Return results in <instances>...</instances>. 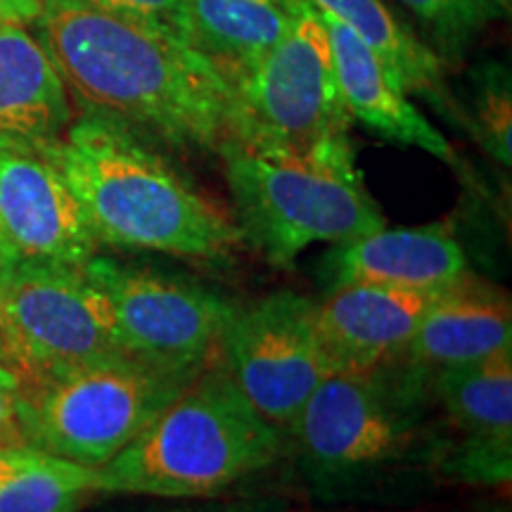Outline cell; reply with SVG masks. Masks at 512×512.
Instances as JSON below:
<instances>
[{"label": "cell", "mask_w": 512, "mask_h": 512, "mask_svg": "<svg viewBox=\"0 0 512 512\" xmlns=\"http://www.w3.org/2000/svg\"><path fill=\"white\" fill-rule=\"evenodd\" d=\"M29 27L81 114L159 150L219 152L228 140V81L178 36L81 0H43Z\"/></svg>", "instance_id": "6da1fadb"}, {"label": "cell", "mask_w": 512, "mask_h": 512, "mask_svg": "<svg viewBox=\"0 0 512 512\" xmlns=\"http://www.w3.org/2000/svg\"><path fill=\"white\" fill-rule=\"evenodd\" d=\"M48 157L98 245L219 261L242 242L235 219L159 147L114 121L81 114Z\"/></svg>", "instance_id": "7a4b0ae2"}, {"label": "cell", "mask_w": 512, "mask_h": 512, "mask_svg": "<svg viewBox=\"0 0 512 512\" xmlns=\"http://www.w3.org/2000/svg\"><path fill=\"white\" fill-rule=\"evenodd\" d=\"M283 432L261 418L219 361L178 392L124 451L95 472V491L207 498L273 465Z\"/></svg>", "instance_id": "3957f363"}, {"label": "cell", "mask_w": 512, "mask_h": 512, "mask_svg": "<svg viewBox=\"0 0 512 512\" xmlns=\"http://www.w3.org/2000/svg\"><path fill=\"white\" fill-rule=\"evenodd\" d=\"M216 155L242 240L273 266L292 264L318 242L337 245L387 226L356 164L354 143L290 159L226 140Z\"/></svg>", "instance_id": "277c9868"}, {"label": "cell", "mask_w": 512, "mask_h": 512, "mask_svg": "<svg viewBox=\"0 0 512 512\" xmlns=\"http://www.w3.org/2000/svg\"><path fill=\"white\" fill-rule=\"evenodd\" d=\"M230 93L228 140L259 155L304 159L351 143L354 119L311 0H297L287 34L230 81Z\"/></svg>", "instance_id": "5b68a950"}, {"label": "cell", "mask_w": 512, "mask_h": 512, "mask_svg": "<svg viewBox=\"0 0 512 512\" xmlns=\"http://www.w3.org/2000/svg\"><path fill=\"white\" fill-rule=\"evenodd\" d=\"M200 370H171L119 354L22 387L31 451L98 470L124 451Z\"/></svg>", "instance_id": "8992f818"}, {"label": "cell", "mask_w": 512, "mask_h": 512, "mask_svg": "<svg viewBox=\"0 0 512 512\" xmlns=\"http://www.w3.org/2000/svg\"><path fill=\"white\" fill-rule=\"evenodd\" d=\"M119 354L110 309L83 266H0V361L22 387Z\"/></svg>", "instance_id": "52a82bcc"}, {"label": "cell", "mask_w": 512, "mask_h": 512, "mask_svg": "<svg viewBox=\"0 0 512 512\" xmlns=\"http://www.w3.org/2000/svg\"><path fill=\"white\" fill-rule=\"evenodd\" d=\"M422 380L415 368L406 377H389L387 368L330 373L287 430L306 470L332 482L406 456L418 430Z\"/></svg>", "instance_id": "ba28073f"}, {"label": "cell", "mask_w": 512, "mask_h": 512, "mask_svg": "<svg viewBox=\"0 0 512 512\" xmlns=\"http://www.w3.org/2000/svg\"><path fill=\"white\" fill-rule=\"evenodd\" d=\"M110 309L126 356L171 370H200L216 358L235 306L209 287L95 254L83 266Z\"/></svg>", "instance_id": "9c48e42d"}, {"label": "cell", "mask_w": 512, "mask_h": 512, "mask_svg": "<svg viewBox=\"0 0 512 512\" xmlns=\"http://www.w3.org/2000/svg\"><path fill=\"white\" fill-rule=\"evenodd\" d=\"M216 361L278 432H287L313 389L335 373L316 328V302L275 292L235 309Z\"/></svg>", "instance_id": "30bf717a"}, {"label": "cell", "mask_w": 512, "mask_h": 512, "mask_svg": "<svg viewBox=\"0 0 512 512\" xmlns=\"http://www.w3.org/2000/svg\"><path fill=\"white\" fill-rule=\"evenodd\" d=\"M98 242L53 159L0 150V256L34 264L86 266Z\"/></svg>", "instance_id": "8fae6325"}, {"label": "cell", "mask_w": 512, "mask_h": 512, "mask_svg": "<svg viewBox=\"0 0 512 512\" xmlns=\"http://www.w3.org/2000/svg\"><path fill=\"white\" fill-rule=\"evenodd\" d=\"M456 430L441 472L465 484L501 486L512 477V349L432 375Z\"/></svg>", "instance_id": "7c38bea8"}, {"label": "cell", "mask_w": 512, "mask_h": 512, "mask_svg": "<svg viewBox=\"0 0 512 512\" xmlns=\"http://www.w3.org/2000/svg\"><path fill=\"white\" fill-rule=\"evenodd\" d=\"M437 292L370 283L335 285L316 304V328L335 373H370L403 358Z\"/></svg>", "instance_id": "4fadbf2b"}, {"label": "cell", "mask_w": 512, "mask_h": 512, "mask_svg": "<svg viewBox=\"0 0 512 512\" xmlns=\"http://www.w3.org/2000/svg\"><path fill=\"white\" fill-rule=\"evenodd\" d=\"M313 5V3H311ZM328 36L337 86L351 119L389 143L418 147L439 162L456 164V152L444 133L432 124L403 91L392 69L337 17L313 5Z\"/></svg>", "instance_id": "5bb4252c"}, {"label": "cell", "mask_w": 512, "mask_h": 512, "mask_svg": "<svg viewBox=\"0 0 512 512\" xmlns=\"http://www.w3.org/2000/svg\"><path fill=\"white\" fill-rule=\"evenodd\" d=\"M467 259L448 223L377 228L337 242L328 259L332 283H370L394 290L439 292L467 273Z\"/></svg>", "instance_id": "9a60e30c"}, {"label": "cell", "mask_w": 512, "mask_h": 512, "mask_svg": "<svg viewBox=\"0 0 512 512\" xmlns=\"http://www.w3.org/2000/svg\"><path fill=\"white\" fill-rule=\"evenodd\" d=\"M510 344L508 294L465 273L434 294L403 358L422 375H434L503 354L512 349Z\"/></svg>", "instance_id": "2e32d148"}, {"label": "cell", "mask_w": 512, "mask_h": 512, "mask_svg": "<svg viewBox=\"0 0 512 512\" xmlns=\"http://www.w3.org/2000/svg\"><path fill=\"white\" fill-rule=\"evenodd\" d=\"M74 121V105L29 24L0 22V150L48 155Z\"/></svg>", "instance_id": "e0dca14e"}, {"label": "cell", "mask_w": 512, "mask_h": 512, "mask_svg": "<svg viewBox=\"0 0 512 512\" xmlns=\"http://www.w3.org/2000/svg\"><path fill=\"white\" fill-rule=\"evenodd\" d=\"M185 43L230 81L247 72L290 29L297 0H181Z\"/></svg>", "instance_id": "ac0fdd59"}, {"label": "cell", "mask_w": 512, "mask_h": 512, "mask_svg": "<svg viewBox=\"0 0 512 512\" xmlns=\"http://www.w3.org/2000/svg\"><path fill=\"white\" fill-rule=\"evenodd\" d=\"M361 38L401 81L403 91L427 100L434 110L453 117L456 100L446 86V64L415 29L389 10L384 0H311Z\"/></svg>", "instance_id": "d6986e66"}, {"label": "cell", "mask_w": 512, "mask_h": 512, "mask_svg": "<svg viewBox=\"0 0 512 512\" xmlns=\"http://www.w3.org/2000/svg\"><path fill=\"white\" fill-rule=\"evenodd\" d=\"M420 27V38L446 67L465 60L491 24L510 15V0H396Z\"/></svg>", "instance_id": "ffe728a7"}, {"label": "cell", "mask_w": 512, "mask_h": 512, "mask_svg": "<svg viewBox=\"0 0 512 512\" xmlns=\"http://www.w3.org/2000/svg\"><path fill=\"white\" fill-rule=\"evenodd\" d=\"M91 494L93 470L41 453L34 465L0 484V512H79Z\"/></svg>", "instance_id": "44dd1931"}, {"label": "cell", "mask_w": 512, "mask_h": 512, "mask_svg": "<svg viewBox=\"0 0 512 512\" xmlns=\"http://www.w3.org/2000/svg\"><path fill=\"white\" fill-rule=\"evenodd\" d=\"M467 131L486 155L510 169L512 164V86L510 72L501 62H482L470 72L467 102L463 107Z\"/></svg>", "instance_id": "7402d4cb"}, {"label": "cell", "mask_w": 512, "mask_h": 512, "mask_svg": "<svg viewBox=\"0 0 512 512\" xmlns=\"http://www.w3.org/2000/svg\"><path fill=\"white\" fill-rule=\"evenodd\" d=\"M98 10L114 12V15L136 19L150 27L169 31L185 41L183 3L181 0H81Z\"/></svg>", "instance_id": "603a6c76"}, {"label": "cell", "mask_w": 512, "mask_h": 512, "mask_svg": "<svg viewBox=\"0 0 512 512\" xmlns=\"http://www.w3.org/2000/svg\"><path fill=\"white\" fill-rule=\"evenodd\" d=\"M0 451H31L22 382L0 361Z\"/></svg>", "instance_id": "cb8c5ba5"}, {"label": "cell", "mask_w": 512, "mask_h": 512, "mask_svg": "<svg viewBox=\"0 0 512 512\" xmlns=\"http://www.w3.org/2000/svg\"><path fill=\"white\" fill-rule=\"evenodd\" d=\"M43 0H0V22L31 24Z\"/></svg>", "instance_id": "d4e9b609"}, {"label": "cell", "mask_w": 512, "mask_h": 512, "mask_svg": "<svg viewBox=\"0 0 512 512\" xmlns=\"http://www.w3.org/2000/svg\"><path fill=\"white\" fill-rule=\"evenodd\" d=\"M38 456H41L38 451H0V484L34 465Z\"/></svg>", "instance_id": "484cf974"}, {"label": "cell", "mask_w": 512, "mask_h": 512, "mask_svg": "<svg viewBox=\"0 0 512 512\" xmlns=\"http://www.w3.org/2000/svg\"><path fill=\"white\" fill-rule=\"evenodd\" d=\"M174 512H185V510H174ZM200 512H242V510H200Z\"/></svg>", "instance_id": "4316f807"}, {"label": "cell", "mask_w": 512, "mask_h": 512, "mask_svg": "<svg viewBox=\"0 0 512 512\" xmlns=\"http://www.w3.org/2000/svg\"><path fill=\"white\" fill-rule=\"evenodd\" d=\"M0 266H3V256H0Z\"/></svg>", "instance_id": "83f0119b"}]
</instances>
